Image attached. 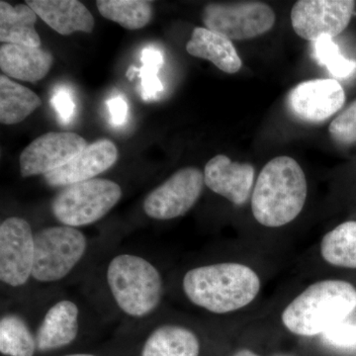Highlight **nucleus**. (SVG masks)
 <instances>
[{
	"label": "nucleus",
	"mask_w": 356,
	"mask_h": 356,
	"mask_svg": "<svg viewBox=\"0 0 356 356\" xmlns=\"http://www.w3.org/2000/svg\"><path fill=\"white\" fill-rule=\"evenodd\" d=\"M306 198L307 180L301 166L290 156H277L259 173L252 192V214L259 224L278 228L298 217Z\"/></svg>",
	"instance_id": "nucleus-1"
},
{
	"label": "nucleus",
	"mask_w": 356,
	"mask_h": 356,
	"mask_svg": "<svg viewBox=\"0 0 356 356\" xmlns=\"http://www.w3.org/2000/svg\"><path fill=\"white\" fill-rule=\"evenodd\" d=\"M184 290L194 305L215 314H226L252 303L261 290V280L243 264H212L185 274Z\"/></svg>",
	"instance_id": "nucleus-2"
},
{
	"label": "nucleus",
	"mask_w": 356,
	"mask_h": 356,
	"mask_svg": "<svg viewBox=\"0 0 356 356\" xmlns=\"http://www.w3.org/2000/svg\"><path fill=\"white\" fill-rule=\"evenodd\" d=\"M356 309V289L341 280L314 283L286 307L282 322L293 334L313 337L346 320Z\"/></svg>",
	"instance_id": "nucleus-3"
},
{
	"label": "nucleus",
	"mask_w": 356,
	"mask_h": 356,
	"mask_svg": "<svg viewBox=\"0 0 356 356\" xmlns=\"http://www.w3.org/2000/svg\"><path fill=\"white\" fill-rule=\"evenodd\" d=\"M107 282L117 305L131 317L149 315L163 296L161 273L153 264L136 255L115 257L107 269Z\"/></svg>",
	"instance_id": "nucleus-4"
},
{
	"label": "nucleus",
	"mask_w": 356,
	"mask_h": 356,
	"mask_svg": "<svg viewBox=\"0 0 356 356\" xmlns=\"http://www.w3.org/2000/svg\"><path fill=\"white\" fill-rule=\"evenodd\" d=\"M121 196V187L116 182L95 178L65 187L54 198L51 212L65 226H86L102 219Z\"/></svg>",
	"instance_id": "nucleus-5"
},
{
	"label": "nucleus",
	"mask_w": 356,
	"mask_h": 356,
	"mask_svg": "<svg viewBox=\"0 0 356 356\" xmlns=\"http://www.w3.org/2000/svg\"><path fill=\"white\" fill-rule=\"evenodd\" d=\"M32 277L41 282L63 280L83 259L86 238L72 227H51L34 235Z\"/></svg>",
	"instance_id": "nucleus-6"
},
{
	"label": "nucleus",
	"mask_w": 356,
	"mask_h": 356,
	"mask_svg": "<svg viewBox=\"0 0 356 356\" xmlns=\"http://www.w3.org/2000/svg\"><path fill=\"white\" fill-rule=\"evenodd\" d=\"M206 28L229 40H248L268 32L275 23L270 6L259 1L212 3L204 8Z\"/></svg>",
	"instance_id": "nucleus-7"
},
{
	"label": "nucleus",
	"mask_w": 356,
	"mask_h": 356,
	"mask_svg": "<svg viewBox=\"0 0 356 356\" xmlns=\"http://www.w3.org/2000/svg\"><path fill=\"white\" fill-rule=\"evenodd\" d=\"M355 7L353 0H300L291 10L293 29L307 41L334 38L350 24Z\"/></svg>",
	"instance_id": "nucleus-8"
},
{
	"label": "nucleus",
	"mask_w": 356,
	"mask_h": 356,
	"mask_svg": "<svg viewBox=\"0 0 356 356\" xmlns=\"http://www.w3.org/2000/svg\"><path fill=\"white\" fill-rule=\"evenodd\" d=\"M35 243L29 222L19 217L0 226V280L13 287L24 285L32 276Z\"/></svg>",
	"instance_id": "nucleus-9"
},
{
	"label": "nucleus",
	"mask_w": 356,
	"mask_h": 356,
	"mask_svg": "<svg viewBox=\"0 0 356 356\" xmlns=\"http://www.w3.org/2000/svg\"><path fill=\"white\" fill-rule=\"evenodd\" d=\"M204 184V173L200 170L182 168L147 196L145 213L156 220L184 216L197 202Z\"/></svg>",
	"instance_id": "nucleus-10"
},
{
	"label": "nucleus",
	"mask_w": 356,
	"mask_h": 356,
	"mask_svg": "<svg viewBox=\"0 0 356 356\" xmlns=\"http://www.w3.org/2000/svg\"><path fill=\"white\" fill-rule=\"evenodd\" d=\"M86 146V140L76 133L44 134L33 140L21 153V175L29 177L48 175L69 163Z\"/></svg>",
	"instance_id": "nucleus-11"
},
{
	"label": "nucleus",
	"mask_w": 356,
	"mask_h": 356,
	"mask_svg": "<svg viewBox=\"0 0 356 356\" xmlns=\"http://www.w3.org/2000/svg\"><path fill=\"white\" fill-rule=\"evenodd\" d=\"M346 102L343 86L334 79H312L291 89L287 104L293 115L307 123L327 120Z\"/></svg>",
	"instance_id": "nucleus-12"
},
{
	"label": "nucleus",
	"mask_w": 356,
	"mask_h": 356,
	"mask_svg": "<svg viewBox=\"0 0 356 356\" xmlns=\"http://www.w3.org/2000/svg\"><path fill=\"white\" fill-rule=\"evenodd\" d=\"M118 159V149L112 140L102 139L88 145L62 168L44 175V181L53 187H67L95 179L109 170Z\"/></svg>",
	"instance_id": "nucleus-13"
},
{
	"label": "nucleus",
	"mask_w": 356,
	"mask_h": 356,
	"mask_svg": "<svg viewBox=\"0 0 356 356\" xmlns=\"http://www.w3.org/2000/svg\"><path fill=\"white\" fill-rule=\"evenodd\" d=\"M204 181L215 193L241 206L250 198L254 186V168L250 163H236L224 154H218L206 165Z\"/></svg>",
	"instance_id": "nucleus-14"
},
{
	"label": "nucleus",
	"mask_w": 356,
	"mask_h": 356,
	"mask_svg": "<svg viewBox=\"0 0 356 356\" xmlns=\"http://www.w3.org/2000/svg\"><path fill=\"white\" fill-rule=\"evenodd\" d=\"M26 4L63 36L79 31L91 33L95 28L92 14L77 0H28Z\"/></svg>",
	"instance_id": "nucleus-15"
},
{
	"label": "nucleus",
	"mask_w": 356,
	"mask_h": 356,
	"mask_svg": "<svg viewBox=\"0 0 356 356\" xmlns=\"http://www.w3.org/2000/svg\"><path fill=\"white\" fill-rule=\"evenodd\" d=\"M54 58L40 47L2 44L0 69L6 76L28 83L41 81L50 72Z\"/></svg>",
	"instance_id": "nucleus-16"
},
{
	"label": "nucleus",
	"mask_w": 356,
	"mask_h": 356,
	"mask_svg": "<svg viewBox=\"0 0 356 356\" xmlns=\"http://www.w3.org/2000/svg\"><path fill=\"white\" fill-rule=\"evenodd\" d=\"M79 332V308L72 302H58L47 312L36 336L37 348L57 350L74 341Z\"/></svg>",
	"instance_id": "nucleus-17"
},
{
	"label": "nucleus",
	"mask_w": 356,
	"mask_h": 356,
	"mask_svg": "<svg viewBox=\"0 0 356 356\" xmlns=\"http://www.w3.org/2000/svg\"><path fill=\"white\" fill-rule=\"evenodd\" d=\"M186 51L193 57L210 60L227 74H236L243 65L232 40L207 28L196 27L193 30Z\"/></svg>",
	"instance_id": "nucleus-18"
},
{
	"label": "nucleus",
	"mask_w": 356,
	"mask_h": 356,
	"mask_svg": "<svg viewBox=\"0 0 356 356\" xmlns=\"http://www.w3.org/2000/svg\"><path fill=\"white\" fill-rule=\"evenodd\" d=\"M37 14L27 4L13 6L0 1V41L3 44L41 46L35 25Z\"/></svg>",
	"instance_id": "nucleus-19"
},
{
	"label": "nucleus",
	"mask_w": 356,
	"mask_h": 356,
	"mask_svg": "<svg viewBox=\"0 0 356 356\" xmlns=\"http://www.w3.org/2000/svg\"><path fill=\"white\" fill-rule=\"evenodd\" d=\"M197 337L179 325H166L152 332L143 348L142 356H198Z\"/></svg>",
	"instance_id": "nucleus-20"
},
{
	"label": "nucleus",
	"mask_w": 356,
	"mask_h": 356,
	"mask_svg": "<svg viewBox=\"0 0 356 356\" xmlns=\"http://www.w3.org/2000/svg\"><path fill=\"white\" fill-rule=\"evenodd\" d=\"M42 105V100L31 89L11 81L8 76H0V122L14 125L25 120Z\"/></svg>",
	"instance_id": "nucleus-21"
},
{
	"label": "nucleus",
	"mask_w": 356,
	"mask_h": 356,
	"mask_svg": "<svg viewBox=\"0 0 356 356\" xmlns=\"http://www.w3.org/2000/svg\"><path fill=\"white\" fill-rule=\"evenodd\" d=\"M321 254L334 266L356 268V221L339 225L323 238Z\"/></svg>",
	"instance_id": "nucleus-22"
},
{
	"label": "nucleus",
	"mask_w": 356,
	"mask_h": 356,
	"mask_svg": "<svg viewBox=\"0 0 356 356\" xmlns=\"http://www.w3.org/2000/svg\"><path fill=\"white\" fill-rule=\"evenodd\" d=\"M98 11L107 19L128 30H139L153 17L152 2L144 0H98Z\"/></svg>",
	"instance_id": "nucleus-23"
},
{
	"label": "nucleus",
	"mask_w": 356,
	"mask_h": 356,
	"mask_svg": "<svg viewBox=\"0 0 356 356\" xmlns=\"http://www.w3.org/2000/svg\"><path fill=\"white\" fill-rule=\"evenodd\" d=\"M29 327L22 318L7 315L0 321V351L7 356H33L36 350Z\"/></svg>",
	"instance_id": "nucleus-24"
},
{
	"label": "nucleus",
	"mask_w": 356,
	"mask_h": 356,
	"mask_svg": "<svg viewBox=\"0 0 356 356\" xmlns=\"http://www.w3.org/2000/svg\"><path fill=\"white\" fill-rule=\"evenodd\" d=\"M142 67H131L127 72L129 79L137 74L140 79V96L145 102L154 100L163 91V86L159 79V70L163 67L165 58L163 51L154 46L145 48L140 54Z\"/></svg>",
	"instance_id": "nucleus-25"
},
{
	"label": "nucleus",
	"mask_w": 356,
	"mask_h": 356,
	"mask_svg": "<svg viewBox=\"0 0 356 356\" xmlns=\"http://www.w3.org/2000/svg\"><path fill=\"white\" fill-rule=\"evenodd\" d=\"M313 56L318 65L327 67L330 74L337 79H348L356 72L355 60L344 58L339 46L330 37L313 42Z\"/></svg>",
	"instance_id": "nucleus-26"
},
{
	"label": "nucleus",
	"mask_w": 356,
	"mask_h": 356,
	"mask_svg": "<svg viewBox=\"0 0 356 356\" xmlns=\"http://www.w3.org/2000/svg\"><path fill=\"white\" fill-rule=\"evenodd\" d=\"M329 131L332 139L339 144H356V100L332 122Z\"/></svg>",
	"instance_id": "nucleus-27"
},
{
	"label": "nucleus",
	"mask_w": 356,
	"mask_h": 356,
	"mask_svg": "<svg viewBox=\"0 0 356 356\" xmlns=\"http://www.w3.org/2000/svg\"><path fill=\"white\" fill-rule=\"evenodd\" d=\"M322 334L325 343L334 348L346 350L356 348V323L348 318L332 325Z\"/></svg>",
	"instance_id": "nucleus-28"
},
{
	"label": "nucleus",
	"mask_w": 356,
	"mask_h": 356,
	"mask_svg": "<svg viewBox=\"0 0 356 356\" xmlns=\"http://www.w3.org/2000/svg\"><path fill=\"white\" fill-rule=\"evenodd\" d=\"M51 104L57 112L58 120L63 124H70L74 119L76 105L70 90L65 86H58L54 90L51 97Z\"/></svg>",
	"instance_id": "nucleus-29"
},
{
	"label": "nucleus",
	"mask_w": 356,
	"mask_h": 356,
	"mask_svg": "<svg viewBox=\"0 0 356 356\" xmlns=\"http://www.w3.org/2000/svg\"><path fill=\"white\" fill-rule=\"evenodd\" d=\"M107 109L110 115V122L115 127H120L126 123L128 118V103L124 96L114 95L106 102Z\"/></svg>",
	"instance_id": "nucleus-30"
},
{
	"label": "nucleus",
	"mask_w": 356,
	"mask_h": 356,
	"mask_svg": "<svg viewBox=\"0 0 356 356\" xmlns=\"http://www.w3.org/2000/svg\"><path fill=\"white\" fill-rule=\"evenodd\" d=\"M234 356H259L257 355H255L254 353H252V351L248 350H243L238 351V353H236ZM273 356H293L290 355H284V353H280V355H275Z\"/></svg>",
	"instance_id": "nucleus-31"
},
{
	"label": "nucleus",
	"mask_w": 356,
	"mask_h": 356,
	"mask_svg": "<svg viewBox=\"0 0 356 356\" xmlns=\"http://www.w3.org/2000/svg\"><path fill=\"white\" fill-rule=\"evenodd\" d=\"M65 356H95V355H65Z\"/></svg>",
	"instance_id": "nucleus-32"
}]
</instances>
